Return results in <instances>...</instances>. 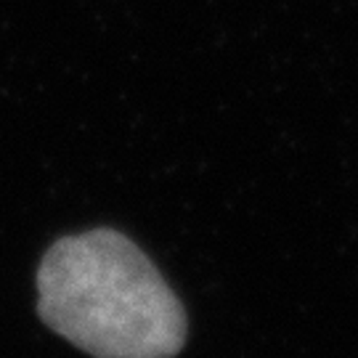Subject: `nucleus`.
Listing matches in <instances>:
<instances>
[{
	"label": "nucleus",
	"mask_w": 358,
	"mask_h": 358,
	"mask_svg": "<svg viewBox=\"0 0 358 358\" xmlns=\"http://www.w3.org/2000/svg\"><path fill=\"white\" fill-rule=\"evenodd\" d=\"M38 316L93 358H176L189 319L162 273L115 229L62 236L38 268Z\"/></svg>",
	"instance_id": "1"
}]
</instances>
